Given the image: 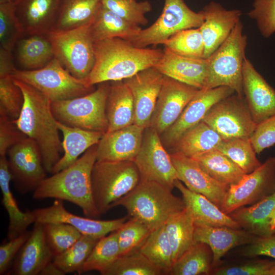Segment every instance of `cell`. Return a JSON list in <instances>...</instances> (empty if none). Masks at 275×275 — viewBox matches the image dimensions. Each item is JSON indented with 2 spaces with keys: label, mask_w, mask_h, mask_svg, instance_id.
I'll return each instance as SVG.
<instances>
[{
  "label": "cell",
  "mask_w": 275,
  "mask_h": 275,
  "mask_svg": "<svg viewBox=\"0 0 275 275\" xmlns=\"http://www.w3.org/2000/svg\"><path fill=\"white\" fill-rule=\"evenodd\" d=\"M14 79L24 97L20 114L14 121L27 137L37 143L41 153L44 167L47 172L51 173L63 150L57 121L51 110V101L33 86Z\"/></svg>",
  "instance_id": "cell-1"
},
{
  "label": "cell",
  "mask_w": 275,
  "mask_h": 275,
  "mask_svg": "<svg viewBox=\"0 0 275 275\" xmlns=\"http://www.w3.org/2000/svg\"><path fill=\"white\" fill-rule=\"evenodd\" d=\"M95 63L85 79L89 86L104 82L123 80L139 72L155 67L163 50L140 48L120 38L94 42Z\"/></svg>",
  "instance_id": "cell-2"
},
{
  "label": "cell",
  "mask_w": 275,
  "mask_h": 275,
  "mask_svg": "<svg viewBox=\"0 0 275 275\" xmlns=\"http://www.w3.org/2000/svg\"><path fill=\"white\" fill-rule=\"evenodd\" d=\"M97 145L88 149L69 167L43 179L33 191V198L69 201L80 208L88 217H99L91 183L92 171L97 160Z\"/></svg>",
  "instance_id": "cell-3"
},
{
  "label": "cell",
  "mask_w": 275,
  "mask_h": 275,
  "mask_svg": "<svg viewBox=\"0 0 275 275\" xmlns=\"http://www.w3.org/2000/svg\"><path fill=\"white\" fill-rule=\"evenodd\" d=\"M172 190L155 182L140 180L114 207L123 206L128 216L140 220L153 231L185 208L183 200L174 195Z\"/></svg>",
  "instance_id": "cell-4"
},
{
  "label": "cell",
  "mask_w": 275,
  "mask_h": 275,
  "mask_svg": "<svg viewBox=\"0 0 275 275\" xmlns=\"http://www.w3.org/2000/svg\"><path fill=\"white\" fill-rule=\"evenodd\" d=\"M140 175L133 161L96 160L91 173L93 199L101 215L139 184Z\"/></svg>",
  "instance_id": "cell-5"
},
{
  "label": "cell",
  "mask_w": 275,
  "mask_h": 275,
  "mask_svg": "<svg viewBox=\"0 0 275 275\" xmlns=\"http://www.w3.org/2000/svg\"><path fill=\"white\" fill-rule=\"evenodd\" d=\"M246 45L247 37L240 21L225 41L207 58L209 67L204 89L226 86L244 96L242 70Z\"/></svg>",
  "instance_id": "cell-6"
},
{
  "label": "cell",
  "mask_w": 275,
  "mask_h": 275,
  "mask_svg": "<svg viewBox=\"0 0 275 275\" xmlns=\"http://www.w3.org/2000/svg\"><path fill=\"white\" fill-rule=\"evenodd\" d=\"M108 82L99 84L97 89L85 95L51 101L57 121L71 127L105 133L108 129L106 109Z\"/></svg>",
  "instance_id": "cell-7"
},
{
  "label": "cell",
  "mask_w": 275,
  "mask_h": 275,
  "mask_svg": "<svg viewBox=\"0 0 275 275\" xmlns=\"http://www.w3.org/2000/svg\"><path fill=\"white\" fill-rule=\"evenodd\" d=\"M11 76L35 88L51 101L72 99L95 90L85 79L73 76L55 57L40 69L24 70L16 69Z\"/></svg>",
  "instance_id": "cell-8"
},
{
  "label": "cell",
  "mask_w": 275,
  "mask_h": 275,
  "mask_svg": "<svg viewBox=\"0 0 275 275\" xmlns=\"http://www.w3.org/2000/svg\"><path fill=\"white\" fill-rule=\"evenodd\" d=\"M90 22L67 30H53L46 34L55 57L79 79H85L95 63L94 42L90 32Z\"/></svg>",
  "instance_id": "cell-9"
},
{
  "label": "cell",
  "mask_w": 275,
  "mask_h": 275,
  "mask_svg": "<svg viewBox=\"0 0 275 275\" xmlns=\"http://www.w3.org/2000/svg\"><path fill=\"white\" fill-rule=\"evenodd\" d=\"M203 21L202 11H193L183 0H164L162 12L157 20L150 26L142 29L129 42L140 48L163 44L182 30L199 28Z\"/></svg>",
  "instance_id": "cell-10"
},
{
  "label": "cell",
  "mask_w": 275,
  "mask_h": 275,
  "mask_svg": "<svg viewBox=\"0 0 275 275\" xmlns=\"http://www.w3.org/2000/svg\"><path fill=\"white\" fill-rule=\"evenodd\" d=\"M203 121L223 139L250 138L257 125L244 96L234 94L215 103Z\"/></svg>",
  "instance_id": "cell-11"
},
{
  "label": "cell",
  "mask_w": 275,
  "mask_h": 275,
  "mask_svg": "<svg viewBox=\"0 0 275 275\" xmlns=\"http://www.w3.org/2000/svg\"><path fill=\"white\" fill-rule=\"evenodd\" d=\"M134 162L140 180L155 182L172 190L175 187L178 179L170 154L160 135L151 126L144 129L141 147Z\"/></svg>",
  "instance_id": "cell-12"
},
{
  "label": "cell",
  "mask_w": 275,
  "mask_h": 275,
  "mask_svg": "<svg viewBox=\"0 0 275 275\" xmlns=\"http://www.w3.org/2000/svg\"><path fill=\"white\" fill-rule=\"evenodd\" d=\"M275 193V157H268L253 172L230 185L221 209L227 214L253 205Z\"/></svg>",
  "instance_id": "cell-13"
},
{
  "label": "cell",
  "mask_w": 275,
  "mask_h": 275,
  "mask_svg": "<svg viewBox=\"0 0 275 275\" xmlns=\"http://www.w3.org/2000/svg\"><path fill=\"white\" fill-rule=\"evenodd\" d=\"M6 157L11 181L18 192L34 191L46 177L40 150L32 139L25 137L11 147Z\"/></svg>",
  "instance_id": "cell-14"
},
{
  "label": "cell",
  "mask_w": 275,
  "mask_h": 275,
  "mask_svg": "<svg viewBox=\"0 0 275 275\" xmlns=\"http://www.w3.org/2000/svg\"><path fill=\"white\" fill-rule=\"evenodd\" d=\"M199 90L164 76L149 126L162 134L177 120Z\"/></svg>",
  "instance_id": "cell-15"
},
{
  "label": "cell",
  "mask_w": 275,
  "mask_h": 275,
  "mask_svg": "<svg viewBox=\"0 0 275 275\" xmlns=\"http://www.w3.org/2000/svg\"><path fill=\"white\" fill-rule=\"evenodd\" d=\"M234 93L226 86L200 89L177 120L160 135L164 147L171 148L184 133L203 121L215 103Z\"/></svg>",
  "instance_id": "cell-16"
},
{
  "label": "cell",
  "mask_w": 275,
  "mask_h": 275,
  "mask_svg": "<svg viewBox=\"0 0 275 275\" xmlns=\"http://www.w3.org/2000/svg\"><path fill=\"white\" fill-rule=\"evenodd\" d=\"M32 211L35 223L68 224L82 234L97 238L118 230L129 218V216H127L115 219L102 221L81 217L67 211L63 201L58 199L49 207L36 209Z\"/></svg>",
  "instance_id": "cell-17"
},
{
  "label": "cell",
  "mask_w": 275,
  "mask_h": 275,
  "mask_svg": "<svg viewBox=\"0 0 275 275\" xmlns=\"http://www.w3.org/2000/svg\"><path fill=\"white\" fill-rule=\"evenodd\" d=\"M164 76L156 68L152 67L123 80L129 89L133 99L134 124L144 129L150 126Z\"/></svg>",
  "instance_id": "cell-18"
},
{
  "label": "cell",
  "mask_w": 275,
  "mask_h": 275,
  "mask_svg": "<svg viewBox=\"0 0 275 275\" xmlns=\"http://www.w3.org/2000/svg\"><path fill=\"white\" fill-rule=\"evenodd\" d=\"M170 154L178 180L189 189L205 196L221 209L230 186L212 178L193 158L176 152Z\"/></svg>",
  "instance_id": "cell-19"
},
{
  "label": "cell",
  "mask_w": 275,
  "mask_h": 275,
  "mask_svg": "<svg viewBox=\"0 0 275 275\" xmlns=\"http://www.w3.org/2000/svg\"><path fill=\"white\" fill-rule=\"evenodd\" d=\"M243 96L257 124L275 115V89L246 57L242 70Z\"/></svg>",
  "instance_id": "cell-20"
},
{
  "label": "cell",
  "mask_w": 275,
  "mask_h": 275,
  "mask_svg": "<svg viewBox=\"0 0 275 275\" xmlns=\"http://www.w3.org/2000/svg\"><path fill=\"white\" fill-rule=\"evenodd\" d=\"M204 21L199 29L204 44V58H208L228 37L240 21L238 9L227 10L219 3L210 2L202 10Z\"/></svg>",
  "instance_id": "cell-21"
},
{
  "label": "cell",
  "mask_w": 275,
  "mask_h": 275,
  "mask_svg": "<svg viewBox=\"0 0 275 275\" xmlns=\"http://www.w3.org/2000/svg\"><path fill=\"white\" fill-rule=\"evenodd\" d=\"M144 129L136 125L104 133L97 145V160L134 161Z\"/></svg>",
  "instance_id": "cell-22"
},
{
  "label": "cell",
  "mask_w": 275,
  "mask_h": 275,
  "mask_svg": "<svg viewBox=\"0 0 275 275\" xmlns=\"http://www.w3.org/2000/svg\"><path fill=\"white\" fill-rule=\"evenodd\" d=\"M34 224L29 238L15 257L13 269L14 274H40L54 258L46 240L45 224Z\"/></svg>",
  "instance_id": "cell-23"
},
{
  "label": "cell",
  "mask_w": 275,
  "mask_h": 275,
  "mask_svg": "<svg viewBox=\"0 0 275 275\" xmlns=\"http://www.w3.org/2000/svg\"><path fill=\"white\" fill-rule=\"evenodd\" d=\"M154 67L164 76L202 89L206 84L209 63L208 59L181 56L164 47Z\"/></svg>",
  "instance_id": "cell-24"
},
{
  "label": "cell",
  "mask_w": 275,
  "mask_h": 275,
  "mask_svg": "<svg viewBox=\"0 0 275 275\" xmlns=\"http://www.w3.org/2000/svg\"><path fill=\"white\" fill-rule=\"evenodd\" d=\"M256 238L243 229L195 223L194 242L203 243L209 246L214 264L218 263L231 249L241 244H249Z\"/></svg>",
  "instance_id": "cell-25"
},
{
  "label": "cell",
  "mask_w": 275,
  "mask_h": 275,
  "mask_svg": "<svg viewBox=\"0 0 275 275\" xmlns=\"http://www.w3.org/2000/svg\"><path fill=\"white\" fill-rule=\"evenodd\" d=\"M63 0H22L16 6L25 35H46L54 29Z\"/></svg>",
  "instance_id": "cell-26"
},
{
  "label": "cell",
  "mask_w": 275,
  "mask_h": 275,
  "mask_svg": "<svg viewBox=\"0 0 275 275\" xmlns=\"http://www.w3.org/2000/svg\"><path fill=\"white\" fill-rule=\"evenodd\" d=\"M175 187L181 193L185 207L191 214L194 223L241 229L237 222L216 205L205 196L189 189L179 180L175 181Z\"/></svg>",
  "instance_id": "cell-27"
},
{
  "label": "cell",
  "mask_w": 275,
  "mask_h": 275,
  "mask_svg": "<svg viewBox=\"0 0 275 275\" xmlns=\"http://www.w3.org/2000/svg\"><path fill=\"white\" fill-rule=\"evenodd\" d=\"M274 210L275 193L250 206L238 208L229 214L244 230L256 237H264L275 233L270 225Z\"/></svg>",
  "instance_id": "cell-28"
},
{
  "label": "cell",
  "mask_w": 275,
  "mask_h": 275,
  "mask_svg": "<svg viewBox=\"0 0 275 275\" xmlns=\"http://www.w3.org/2000/svg\"><path fill=\"white\" fill-rule=\"evenodd\" d=\"M63 136L64 155L52 168L51 174L58 172L74 163L90 148L97 145L104 133L67 126L57 121Z\"/></svg>",
  "instance_id": "cell-29"
},
{
  "label": "cell",
  "mask_w": 275,
  "mask_h": 275,
  "mask_svg": "<svg viewBox=\"0 0 275 275\" xmlns=\"http://www.w3.org/2000/svg\"><path fill=\"white\" fill-rule=\"evenodd\" d=\"M108 129L114 131L134 123L135 108L131 92L123 80L111 81L106 102Z\"/></svg>",
  "instance_id": "cell-30"
},
{
  "label": "cell",
  "mask_w": 275,
  "mask_h": 275,
  "mask_svg": "<svg viewBox=\"0 0 275 275\" xmlns=\"http://www.w3.org/2000/svg\"><path fill=\"white\" fill-rule=\"evenodd\" d=\"M91 36L94 42L120 38L131 41L142 29L104 7L102 4L89 23Z\"/></svg>",
  "instance_id": "cell-31"
},
{
  "label": "cell",
  "mask_w": 275,
  "mask_h": 275,
  "mask_svg": "<svg viewBox=\"0 0 275 275\" xmlns=\"http://www.w3.org/2000/svg\"><path fill=\"white\" fill-rule=\"evenodd\" d=\"M11 181L6 156H0V187L2 193V204L7 210L9 219L7 237L12 239L27 231L34 223L32 211H22L18 207L10 189Z\"/></svg>",
  "instance_id": "cell-32"
},
{
  "label": "cell",
  "mask_w": 275,
  "mask_h": 275,
  "mask_svg": "<svg viewBox=\"0 0 275 275\" xmlns=\"http://www.w3.org/2000/svg\"><path fill=\"white\" fill-rule=\"evenodd\" d=\"M25 36L27 37H22L15 45L16 59L22 70L40 69L55 58L53 46L46 35Z\"/></svg>",
  "instance_id": "cell-33"
},
{
  "label": "cell",
  "mask_w": 275,
  "mask_h": 275,
  "mask_svg": "<svg viewBox=\"0 0 275 275\" xmlns=\"http://www.w3.org/2000/svg\"><path fill=\"white\" fill-rule=\"evenodd\" d=\"M222 137L203 121L184 133L170 148L171 152L193 157L216 149Z\"/></svg>",
  "instance_id": "cell-34"
},
{
  "label": "cell",
  "mask_w": 275,
  "mask_h": 275,
  "mask_svg": "<svg viewBox=\"0 0 275 275\" xmlns=\"http://www.w3.org/2000/svg\"><path fill=\"white\" fill-rule=\"evenodd\" d=\"M191 158L212 178L229 186L238 182L246 174L231 159L217 149Z\"/></svg>",
  "instance_id": "cell-35"
},
{
  "label": "cell",
  "mask_w": 275,
  "mask_h": 275,
  "mask_svg": "<svg viewBox=\"0 0 275 275\" xmlns=\"http://www.w3.org/2000/svg\"><path fill=\"white\" fill-rule=\"evenodd\" d=\"M164 226L172 248L174 263L194 243V221L185 207L170 217Z\"/></svg>",
  "instance_id": "cell-36"
},
{
  "label": "cell",
  "mask_w": 275,
  "mask_h": 275,
  "mask_svg": "<svg viewBox=\"0 0 275 275\" xmlns=\"http://www.w3.org/2000/svg\"><path fill=\"white\" fill-rule=\"evenodd\" d=\"M101 5V0H63L53 30H67L89 23Z\"/></svg>",
  "instance_id": "cell-37"
},
{
  "label": "cell",
  "mask_w": 275,
  "mask_h": 275,
  "mask_svg": "<svg viewBox=\"0 0 275 275\" xmlns=\"http://www.w3.org/2000/svg\"><path fill=\"white\" fill-rule=\"evenodd\" d=\"M139 250L164 274H170L173 253L164 225L151 231Z\"/></svg>",
  "instance_id": "cell-38"
},
{
  "label": "cell",
  "mask_w": 275,
  "mask_h": 275,
  "mask_svg": "<svg viewBox=\"0 0 275 275\" xmlns=\"http://www.w3.org/2000/svg\"><path fill=\"white\" fill-rule=\"evenodd\" d=\"M209 246L203 243H194L173 264L170 274L198 275L208 274L211 269Z\"/></svg>",
  "instance_id": "cell-39"
},
{
  "label": "cell",
  "mask_w": 275,
  "mask_h": 275,
  "mask_svg": "<svg viewBox=\"0 0 275 275\" xmlns=\"http://www.w3.org/2000/svg\"><path fill=\"white\" fill-rule=\"evenodd\" d=\"M119 256V247L117 231L99 239L85 261L80 274L97 270L101 274Z\"/></svg>",
  "instance_id": "cell-40"
},
{
  "label": "cell",
  "mask_w": 275,
  "mask_h": 275,
  "mask_svg": "<svg viewBox=\"0 0 275 275\" xmlns=\"http://www.w3.org/2000/svg\"><path fill=\"white\" fill-rule=\"evenodd\" d=\"M227 156L245 174H249L261 165L250 138L223 140L216 149Z\"/></svg>",
  "instance_id": "cell-41"
},
{
  "label": "cell",
  "mask_w": 275,
  "mask_h": 275,
  "mask_svg": "<svg viewBox=\"0 0 275 275\" xmlns=\"http://www.w3.org/2000/svg\"><path fill=\"white\" fill-rule=\"evenodd\" d=\"M163 272L139 250L120 256L102 275H161Z\"/></svg>",
  "instance_id": "cell-42"
},
{
  "label": "cell",
  "mask_w": 275,
  "mask_h": 275,
  "mask_svg": "<svg viewBox=\"0 0 275 275\" xmlns=\"http://www.w3.org/2000/svg\"><path fill=\"white\" fill-rule=\"evenodd\" d=\"M99 238L82 235L71 247L63 253L54 256L53 263L65 274L80 270Z\"/></svg>",
  "instance_id": "cell-43"
},
{
  "label": "cell",
  "mask_w": 275,
  "mask_h": 275,
  "mask_svg": "<svg viewBox=\"0 0 275 275\" xmlns=\"http://www.w3.org/2000/svg\"><path fill=\"white\" fill-rule=\"evenodd\" d=\"M24 35L16 5L7 0H0V47L12 51Z\"/></svg>",
  "instance_id": "cell-44"
},
{
  "label": "cell",
  "mask_w": 275,
  "mask_h": 275,
  "mask_svg": "<svg viewBox=\"0 0 275 275\" xmlns=\"http://www.w3.org/2000/svg\"><path fill=\"white\" fill-rule=\"evenodd\" d=\"M163 45L181 56L204 58V44L199 28L182 30L170 37Z\"/></svg>",
  "instance_id": "cell-45"
},
{
  "label": "cell",
  "mask_w": 275,
  "mask_h": 275,
  "mask_svg": "<svg viewBox=\"0 0 275 275\" xmlns=\"http://www.w3.org/2000/svg\"><path fill=\"white\" fill-rule=\"evenodd\" d=\"M151 231L141 221L130 217L117 230L119 256L139 250Z\"/></svg>",
  "instance_id": "cell-46"
},
{
  "label": "cell",
  "mask_w": 275,
  "mask_h": 275,
  "mask_svg": "<svg viewBox=\"0 0 275 275\" xmlns=\"http://www.w3.org/2000/svg\"><path fill=\"white\" fill-rule=\"evenodd\" d=\"M101 4L129 22L140 26L148 23L145 15L152 10L148 1L101 0Z\"/></svg>",
  "instance_id": "cell-47"
},
{
  "label": "cell",
  "mask_w": 275,
  "mask_h": 275,
  "mask_svg": "<svg viewBox=\"0 0 275 275\" xmlns=\"http://www.w3.org/2000/svg\"><path fill=\"white\" fill-rule=\"evenodd\" d=\"M23 103V93L13 77L11 75L0 77V114L15 120L20 114Z\"/></svg>",
  "instance_id": "cell-48"
},
{
  "label": "cell",
  "mask_w": 275,
  "mask_h": 275,
  "mask_svg": "<svg viewBox=\"0 0 275 275\" xmlns=\"http://www.w3.org/2000/svg\"><path fill=\"white\" fill-rule=\"evenodd\" d=\"M45 227L46 240L54 256L66 251L82 235L68 224L48 223Z\"/></svg>",
  "instance_id": "cell-49"
},
{
  "label": "cell",
  "mask_w": 275,
  "mask_h": 275,
  "mask_svg": "<svg viewBox=\"0 0 275 275\" xmlns=\"http://www.w3.org/2000/svg\"><path fill=\"white\" fill-rule=\"evenodd\" d=\"M248 16L255 21L264 37L268 38L275 32V0H254Z\"/></svg>",
  "instance_id": "cell-50"
},
{
  "label": "cell",
  "mask_w": 275,
  "mask_h": 275,
  "mask_svg": "<svg viewBox=\"0 0 275 275\" xmlns=\"http://www.w3.org/2000/svg\"><path fill=\"white\" fill-rule=\"evenodd\" d=\"M250 140L257 154L275 144V115L257 124Z\"/></svg>",
  "instance_id": "cell-51"
},
{
  "label": "cell",
  "mask_w": 275,
  "mask_h": 275,
  "mask_svg": "<svg viewBox=\"0 0 275 275\" xmlns=\"http://www.w3.org/2000/svg\"><path fill=\"white\" fill-rule=\"evenodd\" d=\"M216 275H275V261H259L223 267L214 272Z\"/></svg>",
  "instance_id": "cell-52"
},
{
  "label": "cell",
  "mask_w": 275,
  "mask_h": 275,
  "mask_svg": "<svg viewBox=\"0 0 275 275\" xmlns=\"http://www.w3.org/2000/svg\"><path fill=\"white\" fill-rule=\"evenodd\" d=\"M25 137L14 120L0 114V156H6L11 147Z\"/></svg>",
  "instance_id": "cell-53"
},
{
  "label": "cell",
  "mask_w": 275,
  "mask_h": 275,
  "mask_svg": "<svg viewBox=\"0 0 275 275\" xmlns=\"http://www.w3.org/2000/svg\"><path fill=\"white\" fill-rule=\"evenodd\" d=\"M31 231H26L21 235L9 240L0 246V274H3L10 267L14 258L29 238Z\"/></svg>",
  "instance_id": "cell-54"
},
{
  "label": "cell",
  "mask_w": 275,
  "mask_h": 275,
  "mask_svg": "<svg viewBox=\"0 0 275 275\" xmlns=\"http://www.w3.org/2000/svg\"><path fill=\"white\" fill-rule=\"evenodd\" d=\"M243 254L247 257L266 256L275 259V233L267 237H256L246 247Z\"/></svg>",
  "instance_id": "cell-55"
},
{
  "label": "cell",
  "mask_w": 275,
  "mask_h": 275,
  "mask_svg": "<svg viewBox=\"0 0 275 275\" xmlns=\"http://www.w3.org/2000/svg\"><path fill=\"white\" fill-rule=\"evenodd\" d=\"M12 52L0 47V77L11 75L16 69Z\"/></svg>",
  "instance_id": "cell-56"
},
{
  "label": "cell",
  "mask_w": 275,
  "mask_h": 275,
  "mask_svg": "<svg viewBox=\"0 0 275 275\" xmlns=\"http://www.w3.org/2000/svg\"><path fill=\"white\" fill-rule=\"evenodd\" d=\"M40 274L43 275H63L65 273L57 267L53 262L48 264L41 271Z\"/></svg>",
  "instance_id": "cell-57"
},
{
  "label": "cell",
  "mask_w": 275,
  "mask_h": 275,
  "mask_svg": "<svg viewBox=\"0 0 275 275\" xmlns=\"http://www.w3.org/2000/svg\"><path fill=\"white\" fill-rule=\"evenodd\" d=\"M270 225L271 229L275 231V210L272 216Z\"/></svg>",
  "instance_id": "cell-58"
},
{
  "label": "cell",
  "mask_w": 275,
  "mask_h": 275,
  "mask_svg": "<svg viewBox=\"0 0 275 275\" xmlns=\"http://www.w3.org/2000/svg\"><path fill=\"white\" fill-rule=\"evenodd\" d=\"M7 1L10 2L11 3L17 6L21 2L22 0H7Z\"/></svg>",
  "instance_id": "cell-59"
}]
</instances>
